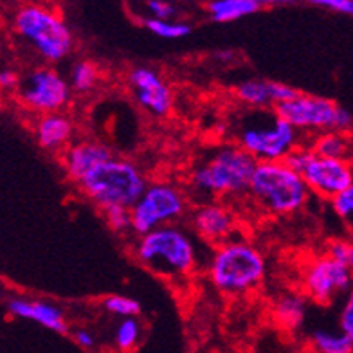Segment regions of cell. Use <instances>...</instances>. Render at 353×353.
<instances>
[{"mask_svg": "<svg viewBox=\"0 0 353 353\" xmlns=\"http://www.w3.org/2000/svg\"><path fill=\"white\" fill-rule=\"evenodd\" d=\"M234 144L256 163H283L301 146V132L274 108H249L234 123Z\"/></svg>", "mask_w": 353, "mask_h": 353, "instance_id": "cell-1", "label": "cell"}, {"mask_svg": "<svg viewBox=\"0 0 353 353\" xmlns=\"http://www.w3.org/2000/svg\"><path fill=\"white\" fill-rule=\"evenodd\" d=\"M10 23L14 38L46 63L65 60L74 49L69 23L51 6H20L11 14Z\"/></svg>", "mask_w": 353, "mask_h": 353, "instance_id": "cell-2", "label": "cell"}, {"mask_svg": "<svg viewBox=\"0 0 353 353\" xmlns=\"http://www.w3.org/2000/svg\"><path fill=\"white\" fill-rule=\"evenodd\" d=\"M267 261L254 243L231 238L214 247L208 261V278L219 292L240 296L254 290L265 279Z\"/></svg>", "mask_w": 353, "mask_h": 353, "instance_id": "cell-3", "label": "cell"}, {"mask_svg": "<svg viewBox=\"0 0 353 353\" xmlns=\"http://www.w3.org/2000/svg\"><path fill=\"white\" fill-rule=\"evenodd\" d=\"M134 254L143 267L168 279L188 278L199 265L193 238L175 223L137 238Z\"/></svg>", "mask_w": 353, "mask_h": 353, "instance_id": "cell-4", "label": "cell"}, {"mask_svg": "<svg viewBox=\"0 0 353 353\" xmlns=\"http://www.w3.org/2000/svg\"><path fill=\"white\" fill-rule=\"evenodd\" d=\"M256 161L236 144H228L196 164L190 175L191 188L205 196H231L249 191Z\"/></svg>", "mask_w": 353, "mask_h": 353, "instance_id": "cell-5", "label": "cell"}, {"mask_svg": "<svg viewBox=\"0 0 353 353\" xmlns=\"http://www.w3.org/2000/svg\"><path fill=\"white\" fill-rule=\"evenodd\" d=\"M78 186L103 211L108 208L132 210L148 188V182L137 164L128 159L112 157L94 168Z\"/></svg>", "mask_w": 353, "mask_h": 353, "instance_id": "cell-6", "label": "cell"}, {"mask_svg": "<svg viewBox=\"0 0 353 353\" xmlns=\"http://www.w3.org/2000/svg\"><path fill=\"white\" fill-rule=\"evenodd\" d=\"M249 195L265 213L283 216L298 213L310 196L301 173L287 163H258L251 179Z\"/></svg>", "mask_w": 353, "mask_h": 353, "instance_id": "cell-7", "label": "cell"}, {"mask_svg": "<svg viewBox=\"0 0 353 353\" xmlns=\"http://www.w3.org/2000/svg\"><path fill=\"white\" fill-rule=\"evenodd\" d=\"M285 121L298 132L326 134V132H352L353 114L335 101L321 96L299 92L290 101L274 108Z\"/></svg>", "mask_w": 353, "mask_h": 353, "instance_id": "cell-8", "label": "cell"}, {"mask_svg": "<svg viewBox=\"0 0 353 353\" xmlns=\"http://www.w3.org/2000/svg\"><path fill=\"white\" fill-rule=\"evenodd\" d=\"M188 210L186 193L172 182H152L132 208V231L144 236L164 225H173Z\"/></svg>", "mask_w": 353, "mask_h": 353, "instance_id": "cell-9", "label": "cell"}, {"mask_svg": "<svg viewBox=\"0 0 353 353\" xmlns=\"http://www.w3.org/2000/svg\"><path fill=\"white\" fill-rule=\"evenodd\" d=\"M70 88L69 79L52 67H34L23 74L17 88V98L23 107L40 116L61 112L69 105Z\"/></svg>", "mask_w": 353, "mask_h": 353, "instance_id": "cell-10", "label": "cell"}, {"mask_svg": "<svg viewBox=\"0 0 353 353\" xmlns=\"http://www.w3.org/2000/svg\"><path fill=\"white\" fill-rule=\"evenodd\" d=\"M303 290L319 305H328L353 288V270L326 254L312 258L303 267Z\"/></svg>", "mask_w": 353, "mask_h": 353, "instance_id": "cell-11", "label": "cell"}, {"mask_svg": "<svg viewBox=\"0 0 353 353\" xmlns=\"http://www.w3.org/2000/svg\"><path fill=\"white\" fill-rule=\"evenodd\" d=\"M301 175L310 193L334 200L353 184V164L337 159L319 157L312 152Z\"/></svg>", "mask_w": 353, "mask_h": 353, "instance_id": "cell-12", "label": "cell"}, {"mask_svg": "<svg viewBox=\"0 0 353 353\" xmlns=\"http://www.w3.org/2000/svg\"><path fill=\"white\" fill-rule=\"evenodd\" d=\"M128 87L139 107L155 117H164L173 107V92L166 79L152 67H135L128 72Z\"/></svg>", "mask_w": 353, "mask_h": 353, "instance_id": "cell-13", "label": "cell"}, {"mask_svg": "<svg viewBox=\"0 0 353 353\" xmlns=\"http://www.w3.org/2000/svg\"><path fill=\"white\" fill-rule=\"evenodd\" d=\"M191 228L204 242L222 245L236 231V220L231 210L220 202H204L191 213Z\"/></svg>", "mask_w": 353, "mask_h": 353, "instance_id": "cell-14", "label": "cell"}, {"mask_svg": "<svg viewBox=\"0 0 353 353\" xmlns=\"http://www.w3.org/2000/svg\"><path fill=\"white\" fill-rule=\"evenodd\" d=\"M238 101L247 108H276L278 105L290 101L299 94L294 87L270 79L251 78L238 83L234 88Z\"/></svg>", "mask_w": 353, "mask_h": 353, "instance_id": "cell-15", "label": "cell"}, {"mask_svg": "<svg viewBox=\"0 0 353 353\" xmlns=\"http://www.w3.org/2000/svg\"><path fill=\"white\" fill-rule=\"evenodd\" d=\"M6 310L13 317L19 319L33 321L37 325L43 326L47 330L56 332V334H65L67 319L65 314L54 303L43 301V299L23 298V296H11L6 301Z\"/></svg>", "mask_w": 353, "mask_h": 353, "instance_id": "cell-16", "label": "cell"}, {"mask_svg": "<svg viewBox=\"0 0 353 353\" xmlns=\"http://www.w3.org/2000/svg\"><path fill=\"white\" fill-rule=\"evenodd\" d=\"M110 148L99 141H78L69 144L61 154L63 170L74 182H81L94 168L112 159Z\"/></svg>", "mask_w": 353, "mask_h": 353, "instance_id": "cell-17", "label": "cell"}, {"mask_svg": "<svg viewBox=\"0 0 353 353\" xmlns=\"http://www.w3.org/2000/svg\"><path fill=\"white\" fill-rule=\"evenodd\" d=\"M74 134L72 121L65 114H46L38 116L34 121V137L37 143L46 150H65Z\"/></svg>", "mask_w": 353, "mask_h": 353, "instance_id": "cell-18", "label": "cell"}, {"mask_svg": "<svg viewBox=\"0 0 353 353\" xmlns=\"http://www.w3.org/2000/svg\"><path fill=\"white\" fill-rule=\"evenodd\" d=\"M310 150L319 157L337 159L353 164V134L352 132H326L314 137Z\"/></svg>", "mask_w": 353, "mask_h": 353, "instance_id": "cell-19", "label": "cell"}, {"mask_svg": "<svg viewBox=\"0 0 353 353\" xmlns=\"http://www.w3.org/2000/svg\"><path fill=\"white\" fill-rule=\"evenodd\" d=\"M272 316L279 326L287 330H298L307 317V301L296 292L281 294L272 307Z\"/></svg>", "mask_w": 353, "mask_h": 353, "instance_id": "cell-20", "label": "cell"}, {"mask_svg": "<svg viewBox=\"0 0 353 353\" xmlns=\"http://www.w3.org/2000/svg\"><path fill=\"white\" fill-rule=\"evenodd\" d=\"M261 10L260 0H213L208 4L211 20L219 23L236 22Z\"/></svg>", "mask_w": 353, "mask_h": 353, "instance_id": "cell-21", "label": "cell"}, {"mask_svg": "<svg viewBox=\"0 0 353 353\" xmlns=\"http://www.w3.org/2000/svg\"><path fill=\"white\" fill-rule=\"evenodd\" d=\"M312 344L319 353H353V339L343 330H314Z\"/></svg>", "mask_w": 353, "mask_h": 353, "instance_id": "cell-22", "label": "cell"}, {"mask_svg": "<svg viewBox=\"0 0 353 353\" xmlns=\"http://www.w3.org/2000/svg\"><path fill=\"white\" fill-rule=\"evenodd\" d=\"M99 79H101L99 67L90 60H79L78 63H74L72 69H70L69 83L74 92H90V90H94V88L98 87Z\"/></svg>", "mask_w": 353, "mask_h": 353, "instance_id": "cell-23", "label": "cell"}, {"mask_svg": "<svg viewBox=\"0 0 353 353\" xmlns=\"http://www.w3.org/2000/svg\"><path fill=\"white\" fill-rule=\"evenodd\" d=\"M144 28L148 29L150 33H154L159 38H166V40H179V38H186L191 33V26L182 20H155V19H143Z\"/></svg>", "mask_w": 353, "mask_h": 353, "instance_id": "cell-24", "label": "cell"}, {"mask_svg": "<svg viewBox=\"0 0 353 353\" xmlns=\"http://www.w3.org/2000/svg\"><path fill=\"white\" fill-rule=\"evenodd\" d=\"M141 341V323L137 317H128V319H121L119 325L116 326V334H114V343H116L117 350H121L123 353H128L132 350L137 348V344Z\"/></svg>", "mask_w": 353, "mask_h": 353, "instance_id": "cell-25", "label": "cell"}, {"mask_svg": "<svg viewBox=\"0 0 353 353\" xmlns=\"http://www.w3.org/2000/svg\"><path fill=\"white\" fill-rule=\"evenodd\" d=\"M103 310H107L112 316L128 319V317H137L141 314V303L137 299H132L121 294H110L103 299Z\"/></svg>", "mask_w": 353, "mask_h": 353, "instance_id": "cell-26", "label": "cell"}, {"mask_svg": "<svg viewBox=\"0 0 353 353\" xmlns=\"http://www.w3.org/2000/svg\"><path fill=\"white\" fill-rule=\"evenodd\" d=\"M326 254L353 270V242H350V240H344V238L332 240L326 247Z\"/></svg>", "mask_w": 353, "mask_h": 353, "instance_id": "cell-27", "label": "cell"}, {"mask_svg": "<svg viewBox=\"0 0 353 353\" xmlns=\"http://www.w3.org/2000/svg\"><path fill=\"white\" fill-rule=\"evenodd\" d=\"M107 225L116 232H126L132 229V210L128 208H108L103 211Z\"/></svg>", "mask_w": 353, "mask_h": 353, "instance_id": "cell-28", "label": "cell"}, {"mask_svg": "<svg viewBox=\"0 0 353 353\" xmlns=\"http://www.w3.org/2000/svg\"><path fill=\"white\" fill-rule=\"evenodd\" d=\"M332 205H334L335 213L339 214L344 222L353 225V184L344 193H341L337 199L332 200Z\"/></svg>", "mask_w": 353, "mask_h": 353, "instance_id": "cell-29", "label": "cell"}, {"mask_svg": "<svg viewBox=\"0 0 353 353\" xmlns=\"http://www.w3.org/2000/svg\"><path fill=\"white\" fill-rule=\"evenodd\" d=\"M146 11L150 13V19L155 20H173V17L176 14L175 6L164 2V0H148Z\"/></svg>", "mask_w": 353, "mask_h": 353, "instance_id": "cell-30", "label": "cell"}, {"mask_svg": "<svg viewBox=\"0 0 353 353\" xmlns=\"http://www.w3.org/2000/svg\"><path fill=\"white\" fill-rule=\"evenodd\" d=\"M339 328L353 339V288L346 296V301H344L343 310H341Z\"/></svg>", "mask_w": 353, "mask_h": 353, "instance_id": "cell-31", "label": "cell"}, {"mask_svg": "<svg viewBox=\"0 0 353 353\" xmlns=\"http://www.w3.org/2000/svg\"><path fill=\"white\" fill-rule=\"evenodd\" d=\"M314 4L335 11V13L353 17V0H314Z\"/></svg>", "mask_w": 353, "mask_h": 353, "instance_id": "cell-32", "label": "cell"}, {"mask_svg": "<svg viewBox=\"0 0 353 353\" xmlns=\"http://www.w3.org/2000/svg\"><path fill=\"white\" fill-rule=\"evenodd\" d=\"M20 79H22V76L19 72H14L13 69H4L0 72V87L4 88V90H14L17 92Z\"/></svg>", "mask_w": 353, "mask_h": 353, "instance_id": "cell-33", "label": "cell"}, {"mask_svg": "<svg viewBox=\"0 0 353 353\" xmlns=\"http://www.w3.org/2000/svg\"><path fill=\"white\" fill-rule=\"evenodd\" d=\"M74 341L78 343V346H81V348L85 350L92 348L94 343H96L92 332L85 330V328H78V330L74 332Z\"/></svg>", "mask_w": 353, "mask_h": 353, "instance_id": "cell-34", "label": "cell"}]
</instances>
